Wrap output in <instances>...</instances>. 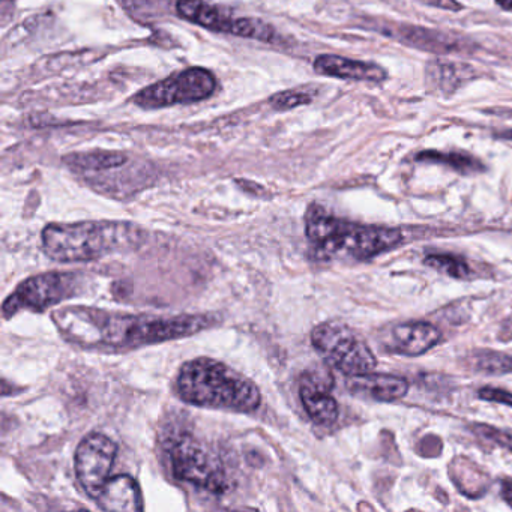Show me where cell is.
<instances>
[{
	"label": "cell",
	"mask_w": 512,
	"mask_h": 512,
	"mask_svg": "<svg viewBox=\"0 0 512 512\" xmlns=\"http://www.w3.org/2000/svg\"><path fill=\"white\" fill-rule=\"evenodd\" d=\"M496 4L499 5L502 10L512 13V0H496Z\"/></svg>",
	"instance_id": "4316f807"
},
{
	"label": "cell",
	"mask_w": 512,
	"mask_h": 512,
	"mask_svg": "<svg viewBox=\"0 0 512 512\" xmlns=\"http://www.w3.org/2000/svg\"><path fill=\"white\" fill-rule=\"evenodd\" d=\"M67 163L74 169L103 172V170L124 166L127 163V155L113 151L85 152V154L71 155L67 158Z\"/></svg>",
	"instance_id": "ac0fdd59"
},
{
	"label": "cell",
	"mask_w": 512,
	"mask_h": 512,
	"mask_svg": "<svg viewBox=\"0 0 512 512\" xmlns=\"http://www.w3.org/2000/svg\"><path fill=\"white\" fill-rule=\"evenodd\" d=\"M215 89L217 80L208 70L190 68L137 92L133 103L145 110L164 109L178 104L199 103L211 97Z\"/></svg>",
	"instance_id": "8992f818"
},
{
	"label": "cell",
	"mask_w": 512,
	"mask_h": 512,
	"mask_svg": "<svg viewBox=\"0 0 512 512\" xmlns=\"http://www.w3.org/2000/svg\"><path fill=\"white\" fill-rule=\"evenodd\" d=\"M334 379L329 374L307 371L299 382V397L305 412L317 425H332L337 422L340 409L331 395Z\"/></svg>",
	"instance_id": "8fae6325"
},
{
	"label": "cell",
	"mask_w": 512,
	"mask_h": 512,
	"mask_svg": "<svg viewBox=\"0 0 512 512\" xmlns=\"http://www.w3.org/2000/svg\"><path fill=\"white\" fill-rule=\"evenodd\" d=\"M439 329L428 322H407L391 331V350L404 356H419L440 341Z\"/></svg>",
	"instance_id": "5bb4252c"
},
{
	"label": "cell",
	"mask_w": 512,
	"mask_h": 512,
	"mask_svg": "<svg viewBox=\"0 0 512 512\" xmlns=\"http://www.w3.org/2000/svg\"><path fill=\"white\" fill-rule=\"evenodd\" d=\"M176 11L182 19L209 31L235 37L250 38L263 43H277V32L259 19H238L205 0H178Z\"/></svg>",
	"instance_id": "9c48e42d"
},
{
	"label": "cell",
	"mask_w": 512,
	"mask_h": 512,
	"mask_svg": "<svg viewBox=\"0 0 512 512\" xmlns=\"http://www.w3.org/2000/svg\"><path fill=\"white\" fill-rule=\"evenodd\" d=\"M314 70L320 76L335 79L358 80V82L382 83L388 73L380 65L370 62L352 61L335 55H322L314 61Z\"/></svg>",
	"instance_id": "4fadbf2b"
},
{
	"label": "cell",
	"mask_w": 512,
	"mask_h": 512,
	"mask_svg": "<svg viewBox=\"0 0 512 512\" xmlns=\"http://www.w3.org/2000/svg\"><path fill=\"white\" fill-rule=\"evenodd\" d=\"M311 103V95L301 91H284L269 98V104L275 110H292Z\"/></svg>",
	"instance_id": "44dd1931"
},
{
	"label": "cell",
	"mask_w": 512,
	"mask_h": 512,
	"mask_svg": "<svg viewBox=\"0 0 512 512\" xmlns=\"http://www.w3.org/2000/svg\"><path fill=\"white\" fill-rule=\"evenodd\" d=\"M44 253L61 263H88L137 250L145 232L128 221L52 223L41 233Z\"/></svg>",
	"instance_id": "7a4b0ae2"
},
{
	"label": "cell",
	"mask_w": 512,
	"mask_h": 512,
	"mask_svg": "<svg viewBox=\"0 0 512 512\" xmlns=\"http://www.w3.org/2000/svg\"><path fill=\"white\" fill-rule=\"evenodd\" d=\"M479 398L485 401H491V403L505 404V406L512 407V392L505 391L500 388H481L478 391Z\"/></svg>",
	"instance_id": "cb8c5ba5"
},
{
	"label": "cell",
	"mask_w": 512,
	"mask_h": 512,
	"mask_svg": "<svg viewBox=\"0 0 512 512\" xmlns=\"http://www.w3.org/2000/svg\"><path fill=\"white\" fill-rule=\"evenodd\" d=\"M305 235L314 256L323 260L344 256L364 262L394 250L403 242V233L398 229L350 223L319 205L308 208Z\"/></svg>",
	"instance_id": "277c9868"
},
{
	"label": "cell",
	"mask_w": 512,
	"mask_h": 512,
	"mask_svg": "<svg viewBox=\"0 0 512 512\" xmlns=\"http://www.w3.org/2000/svg\"><path fill=\"white\" fill-rule=\"evenodd\" d=\"M478 367L487 373H502L512 370V358L505 355L484 356Z\"/></svg>",
	"instance_id": "603a6c76"
},
{
	"label": "cell",
	"mask_w": 512,
	"mask_h": 512,
	"mask_svg": "<svg viewBox=\"0 0 512 512\" xmlns=\"http://www.w3.org/2000/svg\"><path fill=\"white\" fill-rule=\"evenodd\" d=\"M415 160L443 164V166L451 167V169L464 173V175L484 172L485 170L481 161L476 160L472 155L464 154V152L422 151L416 155Z\"/></svg>",
	"instance_id": "d6986e66"
},
{
	"label": "cell",
	"mask_w": 512,
	"mask_h": 512,
	"mask_svg": "<svg viewBox=\"0 0 512 512\" xmlns=\"http://www.w3.org/2000/svg\"><path fill=\"white\" fill-rule=\"evenodd\" d=\"M118 455L115 440L103 433H89L83 437L74 454V469L85 493L97 500L110 479Z\"/></svg>",
	"instance_id": "30bf717a"
},
{
	"label": "cell",
	"mask_w": 512,
	"mask_h": 512,
	"mask_svg": "<svg viewBox=\"0 0 512 512\" xmlns=\"http://www.w3.org/2000/svg\"><path fill=\"white\" fill-rule=\"evenodd\" d=\"M97 502L106 511H143V496L139 482L130 475L110 478L104 485Z\"/></svg>",
	"instance_id": "2e32d148"
},
{
	"label": "cell",
	"mask_w": 512,
	"mask_h": 512,
	"mask_svg": "<svg viewBox=\"0 0 512 512\" xmlns=\"http://www.w3.org/2000/svg\"><path fill=\"white\" fill-rule=\"evenodd\" d=\"M377 31L392 40L415 47L422 52L448 53L464 49L463 41L458 38L440 31H433V29L419 28V26L385 23V25H380Z\"/></svg>",
	"instance_id": "7c38bea8"
},
{
	"label": "cell",
	"mask_w": 512,
	"mask_h": 512,
	"mask_svg": "<svg viewBox=\"0 0 512 512\" xmlns=\"http://www.w3.org/2000/svg\"><path fill=\"white\" fill-rule=\"evenodd\" d=\"M173 475L181 481L196 485L212 493L226 490L227 481L223 469L206 451L205 445L191 434H181L169 448Z\"/></svg>",
	"instance_id": "ba28073f"
},
{
	"label": "cell",
	"mask_w": 512,
	"mask_h": 512,
	"mask_svg": "<svg viewBox=\"0 0 512 512\" xmlns=\"http://www.w3.org/2000/svg\"><path fill=\"white\" fill-rule=\"evenodd\" d=\"M500 494H502V499L512 508V479H503Z\"/></svg>",
	"instance_id": "484cf974"
},
{
	"label": "cell",
	"mask_w": 512,
	"mask_h": 512,
	"mask_svg": "<svg viewBox=\"0 0 512 512\" xmlns=\"http://www.w3.org/2000/svg\"><path fill=\"white\" fill-rule=\"evenodd\" d=\"M77 289L76 275L68 272H46L22 281L2 304L5 320L16 316L20 311L43 313L47 308L73 298Z\"/></svg>",
	"instance_id": "52a82bcc"
},
{
	"label": "cell",
	"mask_w": 512,
	"mask_h": 512,
	"mask_svg": "<svg viewBox=\"0 0 512 512\" xmlns=\"http://www.w3.org/2000/svg\"><path fill=\"white\" fill-rule=\"evenodd\" d=\"M311 343L331 367L346 376H361L376 368V356L370 347L343 323H320L311 331Z\"/></svg>",
	"instance_id": "5b68a950"
},
{
	"label": "cell",
	"mask_w": 512,
	"mask_h": 512,
	"mask_svg": "<svg viewBox=\"0 0 512 512\" xmlns=\"http://www.w3.org/2000/svg\"><path fill=\"white\" fill-rule=\"evenodd\" d=\"M424 263L452 278H469L472 274L466 260L454 256V254H428Z\"/></svg>",
	"instance_id": "ffe728a7"
},
{
	"label": "cell",
	"mask_w": 512,
	"mask_h": 512,
	"mask_svg": "<svg viewBox=\"0 0 512 512\" xmlns=\"http://www.w3.org/2000/svg\"><path fill=\"white\" fill-rule=\"evenodd\" d=\"M473 431H476L479 436L485 437V439L499 443L500 446H503V448L509 449V451L512 452V433L497 430V428L488 427V425H475V427H473Z\"/></svg>",
	"instance_id": "7402d4cb"
},
{
	"label": "cell",
	"mask_w": 512,
	"mask_h": 512,
	"mask_svg": "<svg viewBox=\"0 0 512 512\" xmlns=\"http://www.w3.org/2000/svg\"><path fill=\"white\" fill-rule=\"evenodd\" d=\"M53 322L71 343L83 347L134 349L179 340L212 328V314L149 316L113 313L91 307H67L52 314Z\"/></svg>",
	"instance_id": "6da1fadb"
},
{
	"label": "cell",
	"mask_w": 512,
	"mask_h": 512,
	"mask_svg": "<svg viewBox=\"0 0 512 512\" xmlns=\"http://www.w3.org/2000/svg\"><path fill=\"white\" fill-rule=\"evenodd\" d=\"M176 392L193 406L230 412L251 413L262 403V394L253 380L206 356L182 365L176 377Z\"/></svg>",
	"instance_id": "3957f363"
},
{
	"label": "cell",
	"mask_w": 512,
	"mask_h": 512,
	"mask_svg": "<svg viewBox=\"0 0 512 512\" xmlns=\"http://www.w3.org/2000/svg\"><path fill=\"white\" fill-rule=\"evenodd\" d=\"M419 2L440 10L452 11V13H460L464 8L463 5L458 4L457 0H419Z\"/></svg>",
	"instance_id": "d4e9b609"
},
{
	"label": "cell",
	"mask_w": 512,
	"mask_h": 512,
	"mask_svg": "<svg viewBox=\"0 0 512 512\" xmlns=\"http://www.w3.org/2000/svg\"><path fill=\"white\" fill-rule=\"evenodd\" d=\"M497 137H500V139L512 140V130L502 131V133L497 134Z\"/></svg>",
	"instance_id": "83f0119b"
},
{
	"label": "cell",
	"mask_w": 512,
	"mask_h": 512,
	"mask_svg": "<svg viewBox=\"0 0 512 512\" xmlns=\"http://www.w3.org/2000/svg\"><path fill=\"white\" fill-rule=\"evenodd\" d=\"M428 83L437 92L443 95H451L458 88L473 79V68L469 65L454 64V62L434 61L427 68Z\"/></svg>",
	"instance_id": "e0dca14e"
},
{
	"label": "cell",
	"mask_w": 512,
	"mask_h": 512,
	"mask_svg": "<svg viewBox=\"0 0 512 512\" xmlns=\"http://www.w3.org/2000/svg\"><path fill=\"white\" fill-rule=\"evenodd\" d=\"M347 386L353 394L365 395L385 403L401 400L409 391V382L406 379L391 374L367 373L349 377Z\"/></svg>",
	"instance_id": "9a60e30c"
}]
</instances>
